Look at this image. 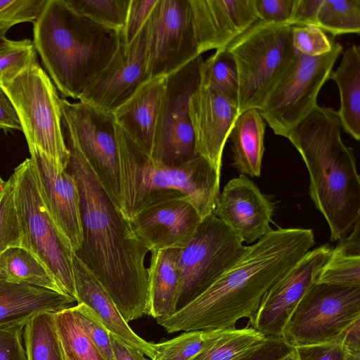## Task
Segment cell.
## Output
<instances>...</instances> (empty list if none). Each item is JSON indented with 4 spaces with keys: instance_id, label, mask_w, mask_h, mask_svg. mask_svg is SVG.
Returning <instances> with one entry per match:
<instances>
[{
    "instance_id": "12",
    "label": "cell",
    "mask_w": 360,
    "mask_h": 360,
    "mask_svg": "<svg viewBox=\"0 0 360 360\" xmlns=\"http://www.w3.org/2000/svg\"><path fill=\"white\" fill-rule=\"evenodd\" d=\"M201 55L166 77L149 156L169 167H179L198 156L188 114L191 95L200 82Z\"/></svg>"
},
{
    "instance_id": "29",
    "label": "cell",
    "mask_w": 360,
    "mask_h": 360,
    "mask_svg": "<svg viewBox=\"0 0 360 360\" xmlns=\"http://www.w3.org/2000/svg\"><path fill=\"white\" fill-rule=\"evenodd\" d=\"M0 281L30 285L65 294L53 274L30 252L22 247L9 248L0 253Z\"/></svg>"
},
{
    "instance_id": "49",
    "label": "cell",
    "mask_w": 360,
    "mask_h": 360,
    "mask_svg": "<svg viewBox=\"0 0 360 360\" xmlns=\"http://www.w3.org/2000/svg\"><path fill=\"white\" fill-rule=\"evenodd\" d=\"M110 339L114 360H149L141 351L127 344L111 333Z\"/></svg>"
},
{
    "instance_id": "4",
    "label": "cell",
    "mask_w": 360,
    "mask_h": 360,
    "mask_svg": "<svg viewBox=\"0 0 360 360\" xmlns=\"http://www.w3.org/2000/svg\"><path fill=\"white\" fill-rule=\"evenodd\" d=\"M33 44L58 89L79 99L120 48L122 34L46 0L33 22Z\"/></svg>"
},
{
    "instance_id": "30",
    "label": "cell",
    "mask_w": 360,
    "mask_h": 360,
    "mask_svg": "<svg viewBox=\"0 0 360 360\" xmlns=\"http://www.w3.org/2000/svg\"><path fill=\"white\" fill-rule=\"evenodd\" d=\"M24 340L27 360H65L55 313H41L29 321L25 326Z\"/></svg>"
},
{
    "instance_id": "1",
    "label": "cell",
    "mask_w": 360,
    "mask_h": 360,
    "mask_svg": "<svg viewBox=\"0 0 360 360\" xmlns=\"http://www.w3.org/2000/svg\"><path fill=\"white\" fill-rule=\"evenodd\" d=\"M63 135L70 151L67 169L77 181L80 197L83 241L75 255L105 288L128 323L148 314L146 258L150 251L103 189L77 143L65 132Z\"/></svg>"
},
{
    "instance_id": "38",
    "label": "cell",
    "mask_w": 360,
    "mask_h": 360,
    "mask_svg": "<svg viewBox=\"0 0 360 360\" xmlns=\"http://www.w3.org/2000/svg\"><path fill=\"white\" fill-rule=\"evenodd\" d=\"M75 321L107 360H114L110 332L94 311L84 304L70 307Z\"/></svg>"
},
{
    "instance_id": "11",
    "label": "cell",
    "mask_w": 360,
    "mask_h": 360,
    "mask_svg": "<svg viewBox=\"0 0 360 360\" xmlns=\"http://www.w3.org/2000/svg\"><path fill=\"white\" fill-rule=\"evenodd\" d=\"M360 319V286L314 283L299 302L283 338L292 346L338 341Z\"/></svg>"
},
{
    "instance_id": "54",
    "label": "cell",
    "mask_w": 360,
    "mask_h": 360,
    "mask_svg": "<svg viewBox=\"0 0 360 360\" xmlns=\"http://www.w3.org/2000/svg\"><path fill=\"white\" fill-rule=\"evenodd\" d=\"M64 353V352H63ZM64 358H65V360H71L70 359H69L68 357H67L65 356V354H64Z\"/></svg>"
},
{
    "instance_id": "37",
    "label": "cell",
    "mask_w": 360,
    "mask_h": 360,
    "mask_svg": "<svg viewBox=\"0 0 360 360\" xmlns=\"http://www.w3.org/2000/svg\"><path fill=\"white\" fill-rule=\"evenodd\" d=\"M24 236L15 203V179L6 181L0 198V253L12 247L23 248Z\"/></svg>"
},
{
    "instance_id": "42",
    "label": "cell",
    "mask_w": 360,
    "mask_h": 360,
    "mask_svg": "<svg viewBox=\"0 0 360 360\" xmlns=\"http://www.w3.org/2000/svg\"><path fill=\"white\" fill-rule=\"evenodd\" d=\"M297 360H352L351 354L340 342L297 345L294 347Z\"/></svg>"
},
{
    "instance_id": "28",
    "label": "cell",
    "mask_w": 360,
    "mask_h": 360,
    "mask_svg": "<svg viewBox=\"0 0 360 360\" xmlns=\"http://www.w3.org/2000/svg\"><path fill=\"white\" fill-rule=\"evenodd\" d=\"M316 283L360 286V219L349 235L331 248Z\"/></svg>"
},
{
    "instance_id": "5",
    "label": "cell",
    "mask_w": 360,
    "mask_h": 360,
    "mask_svg": "<svg viewBox=\"0 0 360 360\" xmlns=\"http://www.w3.org/2000/svg\"><path fill=\"white\" fill-rule=\"evenodd\" d=\"M119 155L118 204L130 220L148 200L166 191L186 195L202 219L214 213L219 196L220 176L205 158L198 155L179 167H169L151 159L115 122Z\"/></svg>"
},
{
    "instance_id": "33",
    "label": "cell",
    "mask_w": 360,
    "mask_h": 360,
    "mask_svg": "<svg viewBox=\"0 0 360 360\" xmlns=\"http://www.w3.org/2000/svg\"><path fill=\"white\" fill-rule=\"evenodd\" d=\"M226 330L186 331L171 340L153 343L152 360H190L212 345Z\"/></svg>"
},
{
    "instance_id": "45",
    "label": "cell",
    "mask_w": 360,
    "mask_h": 360,
    "mask_svg": "<svg viewBox=\"0 0 360 360\" xmlns=\"http://www.w3.org/2000/svg\"><path fill=\"white\" fill-rule=\"evenodd\" d=\"M295 0H255L259 20L266 22L287 23Z\"/></svg>"
},
{
    "instance_id": "21",
    "label": "cell",
    "mask_w": 360,
    "mask_h": 360,
    "mask_svg": "<svg viewBox=\"0 0 360 360\" xmlns=\"http://www.w3.org/2000/svg\"><path fill=\"white\" fill-rule=\"evenodd\" d=\"M200 55L226 48L259 21L255 0H189Z\"/></svg>"
},
{
    "instance_id": "40",
    "label": "cell",
    "mask_w": 360,
    "mask_h": 360,
    "mask_svg": "<svg viewBox=\"0 0 360 360\" xmlns=\"http://www.w3.org/2000/svg\"><path fill=\"white\" fill-rule=\"evenodd\" d=\"M292 42L295 50L303 55L315 57L329 52L335 40L315 25L292 26Z\"/></svg>"
},
{
    "instance_id": "16",
    "label": "cell",
    "mask_w": 360,
    "mask_h": 360,
    "mask_svg": "<svg viewBox=\"0 0 360 360\" xmlns=\"http://www.w3.org/2000/svg\"><path fill=\"white\" fill-rule=\"evenodd\" d=\"M331 248L324 244L309 250L266 292L248 326L266 338H283L295 308L316 278Z\"/></svg>"
},
{
    "instance_id": "25",
    "label": "cell",
    "mask_w": 360,
    "mask_h": 360,
    "mask_svg": "<svg viewBox=\"0 0 360 360\" xmlns=\"http://www.w3.org/2000/svg\"><path fill=\"white\" fill-rule=\"evenodd\" d=\"M180 249L150 251L149 270V316L167 319L176 311L179 290L178 257Z\"/></svg>"
},
{
    "instance_id": "17",
    "label": "cell",
    "mask_w": 360,
    "mask_h": 360,
    "mask_svg": "<svg viewBox=\"0 0 360 360\" xmlns=\"http://www.w3.org/2000/svg\"><path fill=\"white\" fill-rule=\"evenodd\" d=\"M148 80L143 27L131 43L121 44L79 100L101 111L113 114Z\"/></svg>"
},
{
    "instance_id": "24",
    "label": "cell",
    "mask_w": 360,
    "mask_h": 360,
    "mask_svg": "<svg viewBox=\"0 0 360 360\" xmlns=\"http://www.w3.org/2000/svg\"><path fill=\"white\" fill-rule=\"evenodd\" d=\"M71 297L49 289L0 281V326L26 324L44 312L56 313L73 307Z\"/></svg>"
},
{
    "instance_id": "43",
    "label": "cell",
    "mask_w": 360,
    "mask_h": 360,
    "mask_svg": "<svg viewBox=\"0 0 360 360\" xmlns=\"http://www.w3.org/2000/svg\"><path fill=\"white\" fill-rule=\"evenodd\" d=\"M158 0H130L122 41L127 45L131 43L144 26Z\"/></svg>"
},
{
    "instance_id": "18",
    "label": "cell",
    "mask_w": 360,
    "mask_h": 360,
    "mask_svg": "<svg viewBox=\"0 0 360 360\" xmlns=\"http://www.w3.org/2000/svg\"><path fill=\"white\" fill-rule=\"evenodd\" d=\"M195 152L221 174V158L238 105L217 90L200 82L188 101Z\"/></svg>"
},
{
    "instance_id": "7",
    "label": "cell",
    "mask_w": 360,
    "mask_h": 360,
    "mask_svg": "<svg viewBox=\"0 0 360 360\" xmlns=\"http://www.w3.org/2000/svg\"><path fill=\"white\" fill-rule=\"evenodd\" d=\"M0 86L14 105L28 148L38 149L58 169L66 170L70 151L63 131L60 98L37 60Z\"/></svg>"
},
{
    "instance_id": "53",
    "label": "cell",
    "mask_w": 360,
    "mask_h": 360,
    "mask_svg": "<svg viewBox=\"0 0 360 360\" xmlns=\"http://www.w3.org/2000/svg\"><path fill=\"white\" fill-rule=\"evenodd\" d=\"M6 184V181L5 182L4 181H3L2 179L0 176V198H1V195H2L3 192H4Z\"/></svg>"
},
{
    "instance_id": "14",
    "label": "cell",
    "mask_w": 360,
    "mask_h": 360,
    "mask_svg": "<svg viewBox=\"0 0 360 360\" xmlns=\"http://www.w3.org/2000/svg\"><path fill=\"white\" fill-rule=\"evenodd\" d=\"M63 131L77 143L103 189L118 207L120 166L113 114L60 98Z\"/></svg>"
},
{
    "instance_id": "52",
    "label": "cell",
    "mask_w": 360,
    "mask_h": 360,
    "mask_svg": "<svg viewBox=\"0 0 360 360\" xmlns=\"http://www.w3.org/2000/svg\"><path fill=\"white\" fill-rule=\"evenodd\" d=\"M281 360H297V358L295 352L294 351L292 353Z\"/></svg>"
},
{
    "instance_id": "51",
    "label": "cell",
    "mask_w": 360,
    "mask_h": 360,
    "mask_svg": "<svg viewBox=\"0 0 360 360\" xmlns=\"http://www.w3.org/2000/svg\"><path fill=\"white\" fill-rule=\"evenodd\" d=\"M12 42V40L6 38V34H0V49H2L7 45L10 44Z\"/></svg>"
},
{
    "instance_id": "35",
    "label": "cell",
    "mask_w": 360,
    "mask_h": 360,
    "mask_svg": "<svg viewBox=\"0 0 360 360\" xmlns=\"http://www.w3.org/2000/svg\"><path fill=\"white\" fill-rule=\"evenodd\" d=\"M58 335L71 360H107L75 321L70 308L55 313Z\"/></svg>"
},
{
    "instance_id": "44",
    "label": "cell",
    "mask_w": 360,
    "mask_h": 360,
    "mask_svg": "<svg viewBox=\"0 0 360 360\" xmlns=\"http://www.w3.org/2000/svg\"><path fill=\"white\" fill-rule=\"evenodd\" d=\"M25 323L0 326V360H27L22 346Z\"/></svg>"
},
{
    "instance_id": "50",
    "label": "cell",
    "mask_w": 360,
    "mask_h": 360,
    "mask_svg": "<svg viewBox=\"0 0 360 360\" xmlns=\"http://www.w3.org/2000/svg\"><path fill=\"white\" fill-rule=\"evenodd\" d=\"M360 319L348 327L340 336L341 342L349 352L354 356H359L360 351Z\"/></svg>"
},
{
    "instance_id": "31",
    "label": "cell",
    "mask_w": 360,
    "mask_h": 360,
    "mask_svg": "<svg viewBox=\"0 0 360 360\" xmlns=\"http://www.w3.org/2000/svg\"><path fill=\"white\" fill-rule=\"evenodd\" d=\"M266 339L248 326L227 329L212 345L190 360H237L257 348Z\"/></svg>"
},
{
    "instance_id": "47",
    "label": "cell",
    "mask_w": 360,
    "mask_h": 360,
    "mask_svg": "<svg viewBox=\"0 0 360 360\" xmlns=\"http://www.w3.org/2000/svg\"><path fill=\"white\" fill-rule=\"evenodd\" d=\"M323 0H295L287 22L290 26L316 25V16Z\"/></svg>"
},
{
    "instance_id": "22",
    "label": "cell",
    "mask_w": 360,
    "mask_h": 360,
    "mask_svg": "<svg viewBox=\"0 0 360 360\" xmlns=\"http://www.w3.org/2000/svg\"><path fill=\"white\" fill-rule=\"evenodd\" d=\"M73 271L77 304H84L89 307L110 333L139 349L152 360L153 343L134 332L107 290L76 255L73 258Z\"/></svg>"
},
{
    "instance_id": "13",
    "label": "cell",
    "mask_w": 360,
    "mask_h": 360,
    "mask_svg": "<svg viewBox=\"0 0 360 360\" xmlns=\"http://www.w3.org/2000/svg\"><path fill=\"white\" fill-rule=\"evenodd\" d=\"M143 31L149 80L167 77L200 56L189 0H158Z\"/></svg>"
},
{
    "instance_id": "9",
    "label": "cell",
    "mask_w": 360,
    "mask_h": 360,
    "mask_svg": "<svg viewBox=\"0 0 360 360\" xmlns=\"http://www.w3.org/2000/svg\"><path fill=\"white\" fill-rule=\"evenodd\" d=\"M342 51V46L335 41L329 52L319 56L295 52L259 110L275 134L287 138L318 105L319 93Z\"/></svg>"
},
{
    "instance_id": "15",
    "label": "cell",
    "mask_w": 360,
    "mask_h": 360,
    "mask_svg": "<svg viewBox=\"0 0 360 360\" xmlns=\"http://www.w3.org/2000/svg\"><path fill=\"white\" fill-rule=\"evenodd\" d=\"M202 219L186 195L166 191L147 200L129 221L150 252L184 248Z\"/></svg>"
},
{
    "instance_id": "2",
    "label": "cell",
    "mask_w": 360,
    "mask_h": 360,
    "mask_svg": "<svg viewBox=\"0 0 360 360\" xmlns=\"http://www.w3.org/2000/svg\"><path fill=\"white\" fill-rule=\"evenodd\" d=\"M314 245L311 229H271L202 294L157 322L173 333L231 329L240 319L250 321L269 288Z\"/></svg>"
},
{
    "instance_id": "10",
    "label": "cell",
    "mask_w": 360,
    "mask_h": 360,
    "mask_svg": "<svg viewBox=\"0 0 360 360\" xmlns=\"http://www.w3.org/2000/svg\"><path fill=\"white\" fill-rule=\"evenodd\" d=\"M247 248L214 213L203 218L189 243L179 251L176 311L207 290Z\"/></svg>"
},
{
    "instance_id": "19",
    "label": "cell",
    "mask_w": 360,
    "mask_h": 360,
    "mask_svg": "<svg viewBox=\"0 0 360 360\" xmlns=\"http://www.w3.org/2000/svg\"><path fill=\"white\" fill-rule=\"evenodd\" d=\"M29 151L43 200L58 229L77 252L83 241L77 181L68 169H58L38 149L32 148Z\"/></svg>"
},
{
    "instance_id": "20",
    "label": "cell",
    "mask_w": 360,
    "mask_h": 360,
    "mask_svg": "<svg viewBox=\"0 0 360 360\" xmlns=\"http://www.w3.org/2000/svg\"><path fill=\"white\" fill-rule=\"evenodd\" d=\"M274 203L245 174L231 179L219 194L214 214L248 244L271 229Z\"/></svg>"
},
{
    "instance_id": "6",
    "label": "cell",
    "mask_w": 360,
    "mask_h": 360,
    "mask_svg": "<svg viewBox=\"0 0 360 360\" xmlns=\"http://www.w3.org/2000/svg\"><path fill=\"white\" fill-rule=\"evenodd\" d=\"M226 49L238 70V114L259 110L295 54L292 26L259 20Z\"/></svg>"
},
{
    "instance_id": "34",
    "label": "cell",
    "mask_w": 360,
    "mask_h": 360,
    "mask_svg": "<svg viewBox=\"0 0 360 360\" xmlns=\"http://www.w3.org/2000/svg\"><path fill=\"white\" fill-rule=\"evenodd\" d=\"M316 25L333 36L360 32V0H323Z\"/></svg>"
},
{
    "instance_id": "3",
    "label": "cell",
    "mask_w": 360,
    "mask_h": 360,
    "mask_svg": "<svg viewBox=\"0 0 360 360\" xmlns=\"http://www.w3.org/2000/svg\"><path fill=\"white\" fill-rule=\"evenodd\" d=\"M341 127L337 111L318 105L287 137L306 165L310 198L328 223L332 241L345 237L360 219L359 175Z\"/></svg>"
},
{
    "instance_id": "41",
    "label": "cell",
    "mask_w": 360,
    "mask_h": 360,
    "mask_svg": "<svg viewBox=\"0 0 360 360\" xmlns=\"http://www.w3.org/2000/svg\"><path fill=\"white\" fill-rule=\"evenodd\" d=\"M46 0H0V34H6L13 25L34 22Z\"/></svg>"
},
{
    "instance_id": "8",
    "label": "cell",
    "mask_w": 360,
    "mask_h": 360,
    "mask_svg": "<svg viewBox=\"0 0 360 360\" xmlns=\"http://www.w3.org/2000/svg\"><path fill=\"white\" fill-rule=\"evenodd\" d=\"M13 175L23 248L30 252L53 274L63 292L77 302L73 271L75 252L43 200L30 158L20 163Z\"/></svg>"
},
{
    "instance_id": "32",
    "label": "cell",
    "mask_w": 360,
    "mask_h": 360,
    "mask_svg": "<svg viewBox=\"0 0 360 360\" xmlns=\"http://www.w3.org/2000/svg\"><path fill=\"white\" fill-rule=\"evenodd\" d=\"M200 83L217 90L238 105V70L234 58L226 48L216 50L203 61Z\"/></svg>"
},
{
    "instance_id": "36",
    "label": "cell",
    "mask_w": 360,
    "mask_h": 360,
    "mask_svg": "<svg viewBox=\"0 0 360 360\" xmlns=\"http://www.w3.org/2000/svg\"><path fill=\"white\" fill-rule=\"evenodd\" d=\"M77 14L122 34L130 0H64Z\"/></svg>"
},
{
    "instance_id": "39",
    "label": "cell",
    "mask_w": 360,
    "mask_h": 360,
    "mask_svg": "<svg viewBox=\"0 0 360 360\" xmlns=\"http://www.w3.org/2000/svg\"><path fill=\"white\" fill-rule=\"evenodd\" d=\"M37 61V51L30 39L12 41L0 49V84Z\"/></svg>"
},
{
    "instance_id": "48",
    "label": "cell",
    "mask_w": 360,
    "mask_h": 360,
    "mask_svg": "<svg viewBox=\"0 0 360 360\" xmlns=\"http://www.w3.org/2000/svg\"><path fill=\"white\" fill-rule=\"evenodd\" d=\"M0 128L5 131L16 129L22 131L18 112L9 96L0 86Z\"/></svg>"
},
{
    "instance_id": "46",
    "label": "cell",
    "mask_w": 360,
    "mask_h": 360,
    "mask_svg": "<svg viewBox=\"0 0 360 360\" xmlns=\"http://www.w3.org/2000/svg\"><path fill=\"white\" fill-rule=\"evenodd\" d=\"M295 351L283 338H266L257 348L237 360H281Z\"/></svg>"
},
{
    "instance_id": "26",
    "label": "cell",
    "mask_w": 360,
    "mask_h": 360,
    "mask_svg": "<svg viewBox=\"0 0 360 360\" xmlns=\"http://www.w3.org/2000/svg\"><path fill=\"white\" fill-rule=\"evenodd\" d=\"M266 124L259 110L250 108L236 118L229 134L234 167L243 174L258 177L264 152Z\"/></svg>"
},
{
    "instance_id": "27",
    "label": "cell",
    "mask_w": 360,
    "mask_h": 360,
    "mask_svg": "<svg viewBox=\"0 0 360 360\" xmlns=\"http://www.w3.org/2000/svg\"><path fill=\"white\" fill-rule=\"evenodd\" d=\"M329 79L337 84L340 97L337 111L341 127L356 141L360 139V48L348 47L337 70Z\"/></svg>"
},
{
    "instance_id": "23",
    "label": "cell",
    "mask_w": 360,
    "mask_h": 360,
    "mask_svg": "<svg viewBox=\"0 0 360 360\" xmlns=\"http://www.w3.org/2000/svg\"><path fill=\"white\" fill-rule=\"evenodd\" d=\"M166 77H158L146 82L113 113L115 122L148 156L153 148Z\"/></svg>"
}]
</instances>
